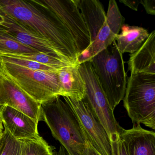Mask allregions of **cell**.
<instances>
[{"instance_id": "obj_8", "label": "cell", "mask_w": 155, "mask_h": 155, "mask_svg": "<svg viewBox=\"0 0 155 155\" xmlns=\"http://www.w3.org/2000/svg\"><path fill=\"white\" fill-rule=\"evenodd\" d=\"M62 97L76 114L88 143L100 155H114L113 146L106 130L93 116L85 101Z\"/></svg>"}, {"instance_id": "obj_18", "label": "cell", "mask_w": 155, "mask_h": 155, "mask_svg": "<svg viewBox=\"0 0 155 155\" xmlns=\"http://www.w3.org/2000/svg\"><path fill=\"white\" fill-rule=\"evenodd\" d=\"M39 52L35 49L24 45L7 34L0 28V54L27 55Z\"/></svg>"}, {"instance_id": "obj_21", "label": "cell", "mask_w": 155, "mask_h": 155, "mask_svg": "<svg viewBox=\"0 0 155 155\" xmlns=\"http://www.w3.org/2000/svg\"><path fill=\"white\" fill-rule=\"evenodd\" d=\"M21 143L4 128L0 140V155H21Z\"/></svg>"}, {"instance_id": "obj_7", "label": "cell", "mask_w": 155, "mask_h": 155, "mask_svg": "<svg viewBox=\"0 0 155 155\" xmlns=\"http://www.w3.org/2000/svg\"><path fill=\"white\" fill-rule=\"evenodd\" d=\"M54 12L70 32L78 56L90 45L89 34L78 6V0H41Z\"/></svg>"}, {"instance_id": "obj_9", "label": "cell", "mask_w": 155, "mask_h": 155, "mask_svg": "<svg viewBox=\"0 0 155 155\" xmlns=\"http://www.w3.org/2000/svg\"><path fill=\"white\" fill-rule=\"evenodd\" d=\"M102 28L99 31L97 38L87 49L78 56L79 64L90 61L94 56L107 48L115 41L119 34L125 21L117 4L114 0L109 2L107 13Z\"/></svg>"}, {"instance_id": "obj_31", "label": "cell", "mask_w": 155, "mask_h": 155, "mask_svg": "<svg viewBox=\"0 0 155 155\" xmlns=\"http://www.w3.org/2000/svg\"><path fill=\"white\" fill-rule=\"evenodd\" d=\"M0 60H1V59H0Z\"/></svg>"}, {"instance_id": "obj_6", "label": "cell", "mask_w": 155, "mask_h": 155, "mask_svg": "<svg viewBox=\"0 0 155 155\" xmlns=\"http://www.w3.org/2000/svg\"><path fill=\"white\" fill-rule=\"evenodd\" d=\"M79 69L86 86V95L83 100L106 130L112 144L119 137L123 128L115 118L114 111L109 105L90 61L79 64Z\"/></svg>"}, {"instance_id": "obj_25", "label": "cell", "mask_w": 155, "mask_h": 155, "mask_svg": "<svg viewBox=\"0 0 155 155\" xmlns=\"http://www.w3.org/2000/svg\"><path fill=\"white\" fill-rule=\"evenodd\" d=\"M120 2L123 3L127 7L133 10L137 11L139 5L140 4V1H127V0H120Z\"/></svg>"}, {"instance_id": "obj_5", "label": "cell", "mask_w": 155, "mask_h": 155, "mask_svg": "<svg viewBox=\"0 0 155 155\" xmlns=\"http://www.w3.org/2000/svg\"><path fill=\"white\" fill-rule=\"evenodd\" d=\"M1 66L3 73L38 103L60 96L58 71L33 70L2 59Z\"/></svg>"}, {"instance_id": "obj_1", "label": "cell", "mask_w": 155, "mask_h": 155, "mask_svg": "<svg viewBox=\"0 0 155 155\" xmlns=\"http://www.w3.org/2000/svg\"><path fill=\"white\" fill-rule=\"evenodd\" d=\"M2 13L52 42L71 62L79 64L74 40L58 16L40 1L0 0Z\"/></svg>"}, {"instance_id": "obj_2", "label": "cell", "mask_w": 155, "mask_h": 155, "mask_svg": "<svg viewBox=\"0 0 155 155\" xmlns=\"http://www.w3.org/2000/svg\"><path fill=\"white\" fill-rule=\"evenodd\" d=\"M42 121L68 155H85L87 140L76 114L60 96L41 104Z\"/></svg>"}, {"instance_id": "obj_28", "label": "cell", "mask_w": 155, "mask_h": 155, "mask_svg": "<svg viewBox=\"0 0 155 155\" xmlns=\"http://www.w3.org/2000/svg\"><path fill=\"white\" fill-rule=\"evenodd\" d=\"M2 72V70L1 66V60H0V73Z\"/></svg>"}, {"instance_id": "obj_27", "label": "cell", "mask_w": 155, "mask_h": 155, "mask_svg": "<svg viewBox=\"0 0 155 155\" xmlns=\"http://www.w3.org/2000/svg\"><path fill=\"white\" fill-rule=\"evenodd\" d=\"M4 130V127L1 120L0 119V135L2 134Z\"/></svg>"}, {"instance_id": "obj_10", "label": "cell", "mask_w": 155, "mask_h": 155, "mask_svg": "<svg viewBox=\"0 0 155 155\" xmlns=\"http://www.w3.org/2000/svg\"><path fill=\"white\" fill-rule=\"evenodd\" d=\"M0 28L20 42L35 49L39 52L49 54L74 64L68 59L52 42L39 36L13 18L1 11Z\"/></svg>"}, {"instance_id": "obj_16", "label": "cell", "mask_w": 155, "mask_h": 155, "mask_svg": "<svg viewBox=\"0 0 155 155\" xmlns=\"http://www.w3.org/2000/svg\"><path fill=\"white\" fill-rule=\"evenodd\" d=\"M78 6L87 28L91 44L106 21V12L98 0H78Z\"/></svg>"}, {"instance_id": "obj_29", "label": "cell", "mask_w": 155, "mask_h": 155, "mask_svg": "<svg viewBox=\"0 0 155 155\" xmlns=\"http://www.w3.org/2000/svg\"><path fill=\"white\" fill-rule=\"evenodd\" d=\"M2 134H1V135H0V140H1V139L2 136Z\"/></svg>"}, {"instance_id": "obj_20", "label": "cell", "mask_w": 155, "mask_h": 155, "mask_svg": "<svg viewBox=\"0 0 155 155\" xmlns=\"http://www.w3.org/2000/svg\"><path fill=\"white\" fill-rule=\"evenodd\" d=\"M0 56L13 57L25 59L29 60L36 61L41 64L50 66L60 70L66 66L75 65L71 62H68L60 59L58 58L49 54L41 52H38L27 55H14V54H0Z\"/></svg>"}, {"instance_id": "obj_19", "label": "cell", "mask_w": 155, "mask_h": 155, "mask_svg": "<svg viewBox=\"0 0 155 155\" xmlns=\"http://www.w3.org/2000/svg\"><path fill=\"white\" fill-rule=\"evenodd\" d=\"M20 140L21 155H55L54 148L40 136Z\"/></svg>"}, {"instance_id": "obj_15", "label": "cell", "mask_w": 155, "mask_h": 155, "mask_svg": "<svg viewBox=\"0 0 155 155\" xmlns=\"http://www.w3.org/2000/svg\"><path fill=\"white\" fill-rule=\"evenodd\" d=\"M131 74L155 75V31L137 51L130 54L127 62Z\"/></svg>"}, {"instance_id": "obj_23", "label": "cell", "mask_w": 155, "mask_h": 155, "mask_svg": "<svg viewBox=\"0 0 155 155\" xmlns=\"http://www.w3.org/2000/svg\"><path fill=\"white\" fill-rule=\"evenodd\" d=\"M113 146L114 155H127L123 145V142L120 139V137L112 144Z\"/></svg>"}, {"instance_id": "obj_13", "label": "cell", "mask_w": 155, "mask_h": 155, "mask_svg": "<svg viewBox=\"0 0 155 155\" xmlns=\"http://www.w3.org/2000/svg\"><path fill=\"white\" fill-rule=\"evenodd\" d=\"M120 138L127 155H155V133L134 124L130 129L122 128Z\"/></svg>"}, {"instance_id": "obj_14", "label": "cell", "mask_w": 155, "mask_h": 155, "mask_svg": "<svg viewBox=\"0 0 155 155\" xmlns=\"http://www.w3.org/2000/svg\"><path fill=\"white\" fill-rule=\"evenodd\" d=\"M79 65L63 67L58 71L60 96L81 100L86 95L85 81L79 69Z\"/></svg>"}, {"instance_id": "obj_30", "label": "cell", "mask_w": 155, "mask_h": 155, "mask_svg": "<svg viewBox=\"0 0 155 155\" xmlns=\"http://www.w3.org/2000/svg\"><path fill=\"white\" fill-rule=\"evenodd\" d=\"M1 5H0V10H1Z\"/></svg>"}, {"instance_id": "obj_24", "label": "cell", "mask_w": 155, "mask_h": 155, "mask_svg": "<svg viewBox=\"0 0 155 155\" xmlns=\"http://www.w3.org/2000/svg\"><path fill=\"white\" fill-rule=\"evenodd\" d=\"M140 4H142L147 14L155 15V0H142Z\"/></svg>"}, {"instance_id": "obj_12", "label": "cell", "mask_w": 155, "mask_h": 155, "mask_svg": "<svg viewBox=\"0 0 155 155\" xmlns=\"http://www.w3.org/2000/svg\"><path fill=\"white\" fill-rule=\"evenodd\" d=\"M0 119L4 128L17 139L39 136L38 122L22 112L8 106L0 107Z\"/></svg>"}, {"instance_id": "obj_3", "label": "cell", "mask_w": 155, "mask_h": 155, "mask_svg": "<svg viewBox=\"0 0 155 155\" xmlns=\"http://www.w3.org/2000/svg\"><path fill=\"white\" fill-rule=\"evenodd\" d=\"M89 61L109 105L114 111L123 100L127 87L123 54L115 41L112 47L102 51Z\"/></svg>"}, {"instance_id": "obj_4", "label": "cell", "mask_w": 155, "mask_h": 155, "mask_svg": "<svg viewBox=\"0 0 155 155\" xmlns=\"http://www.w3.org/2000/svg\"><path fill=\"white\" fill-rule=\"evenodd\" d=\"M122 100L132 123L155 129V75L131 74Z\"/></svg>"}, {"instance_id": "obj_11", "label": "cell", "mask_w": 155, "mask_h": 155, "mask_svg": "<svg viewBox=\"0 0 155 155\" xmlns=\"http://www.w3.org/2000/svg\"><path fill=\"white\" fill-rule=\"evenodd\" d=\"M2 106L19 110L38 123L42 121L41 104L35 101L2 71L0 73V107Z\"/></svg>"}, {"instance_id": "obj_22", "label": "cell", "mask_w": 155, "mask_h": 155, "mask_svg": "<svg viewBox=\"0 0 155 155\" xmlns=\"http://www.w3.org/2000/svg\"><path fill=\"white\" fill-rule=\"evenodd\" d=\"M0 58L7 62L13 63V64L24 67L33 70L52 71V72H57L59 70L53 67L41 64L36 61L25 59L6 57V56H0Z\"/></svg>"}, {"instance_id": "obj_26", "label": "cell", "mask_w": 155, "mask_h": 155, "mask_svg": "<svg viewBox=\"0 0 155 155\" xmlns=\"http://www.w3.org/2000/svg\"><path fill=\"white\" fill-rule=\"evenodd\" d=\"M85 155H100L94 148L87 141V147L85 150Z\"/></svg>"}, {"instance_id": "obj_17", "label": "cell", "mask_w": 155, "mask_h": 155, "mask_svg": "<svg viewBox=\"0 0 155 155\" xmlns=\"http://www.w3.org/2000/svg\"><path fill=\"white\" fill-rule=\"evenodd\" d=\"M120 33L115 39L117 47L120 53L132 54L143 45L149 36L147 30L142 27L123 24Z\"/></svg>"}]
</instances>
